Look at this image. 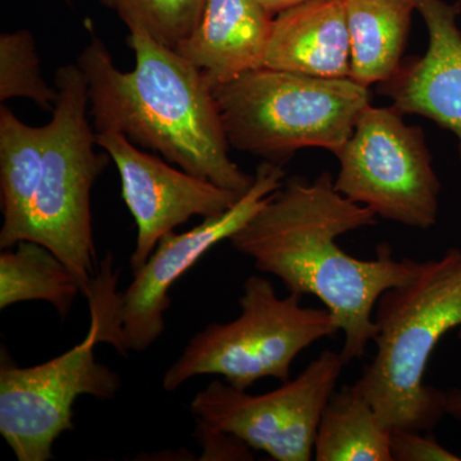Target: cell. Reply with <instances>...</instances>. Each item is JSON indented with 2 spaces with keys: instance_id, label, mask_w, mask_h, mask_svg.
<instances>
[{
  "instance_id": "cell-17",
  "label": "cell",
  "mask_w": 461,
  "mask_h": 461,
  "mask_svg": "<svg viewBox=\"0 0 461 461\" xmlns=\"http://www.w3.org/2000/svg\"><path fill=\"white\" fill-rule=\"evenodd\" d=\"M391 429L353 384L333 393L314 442L317 461H393Z\"/></svg>"
},
{
  "instance_id": "cell-25",
  "label": "cell",
  "mask_w": 461,
  "mask_h": 461,
  "mask_svg": "<svg viewBox=\"0 0 461 461\" xmlns=\"http://www.w3.org/2000/svg\"><path fill=\"white\" fill-rule=\"evenodd\" d=\"M63 2L69 3V2H71V0H63Z\"/></svg>"
},
{
  "instance_id": "cell-7",
  "label": "cell",
  "mask_w": 461,
  "mask_h": 461,
  "mask_svg": "<svg viewBox=\"0 0 461 461\" xmlns=\"http://www.w3.org/2000/svg\"><path fill=\"white\" fill-rule=\"evenodd\" d=\"M302 295H277L272 282L250 276L242 285L240 315L211 323L190 339L163 377L168 393L198 375H218L247 391L259 379L290 381L297 355L339 332L327 309L305 308Z\"/></svg>"
},
{
  "instance_id": "cell-8",
  "label": "cell",
  "mask_w": 461,
  "mask_h": 461,
  "mask_svg": "<svg viewBox=\"0 0 461 461\" xmlns=\"http://www.w3.org/2000/svg\"><path fill=\"white\" fill-rule=\"evenodd\" d=\"M399 108L366 105L336 158L339 193L377 217L429 230L438 220L441 182L420 127Z\"/></svg>"
},
{
  "instance_id": "cell-9",
  "label": "cell",
  "mask_w": 461,
  "mask_h": 461,
  "mask_svg": "<svg viewBox=\"0 0 461 461\" xmlns=\"http://www.w3.org/2000/svg\"><path fill=\"white\" fill-rule=\"evenodd\" d=\"M346 363L341 354L321 351L295 379L271 393L250 395L213 381L190 403L196 421L241 439L277 461H309L321 414Z\"/></svg>"
},
{
  "instance_id": "cell-23",
  "label": "cell",
  "mask_w": 461,
  "mask_h": 461,
  "mask_svg": "<svg viewBox=\"0 0 461 461\" xmlns=\"http://www.w3.org/2000/svg\"><path fill=\"white\" fill-rule=\"evenodd\" d=\"M258 2L273 16H277L278 14L286 11V9L304 5V3L311 2V0H258Z\"/></svg>"
},
{
  "instance_id": "cell-16",
  "label": "cell",
  "mask_w": 461,
  "mask_h": 461,
  "mask_svg": "<svg viewBox=\"0 0 461 461\" xmlns=\"http://www.w3.org/2000/svg\"><path fill=\"white\" fill-rule=\"evenodd\" d=\"M50 126L23 122L11 109L0 108V249L23 240L30 206L41 182Z\"/></svg>"
},
{
  "instance_id": "cell-20",
  "label": "cell",
  "mask_w": 461,
  "mask_h": 461,
  "mask_svg": "<svg viewBox=\"0 0 461 461\" xmlns=\"http://www.w3.org/2000/svg\"><path fill=\"white\" fill-rule=\"evenodd\" d=\"M32 100L45 111L53 112L56 87L42 78L35 39L27 30L0 36V100Z\"/></svg>"
},
{
  "instance_id": "cell-14",
  "label": "cell",
  "mask_w": 461,
  "mask_h": 461,
  "mask_svg": "<svg viewBox=\"0 0 461 461\" xmlns=\"http://www.w3.org/2000/svg\"><path fill=\"white\" fill-rule=\"evenodd\" d=\"M264 67L314 77H350L344 0H311L275 16Z\"/></svg>"
},
{
  "instance_id": "cell-4",
  "label": "cell",
  "mask_w": 461,
  "mask_h": 461,
  "mask_svg": "<svg viewBox=\"0 0 461 461\" xmlns=\"http://www.w3.org/2000/svg\"><path fill=\"white\" fill-rule=\"evenodd\" d=\"M113 259L107 254L85 296L90 329L80 344L33 366H20L2 350L0 435L20 461H48L58 437L74 429V405L80 396L113 399L121 388L117 373L98 362L95 346H113L126 355L120 320V293Z\"/></svg>"
},
{
  "instance_id": "cell-3",
  "label": "cell",
  "mask_w": 461,
  "mask_h": 461,
  "mask_svg": "<svg viewBox=\"0 0 461 461\" xmlns=\"http://www.w3.org/2000/svg\"><path fill=\"white\" fill-rule=\"evenodd\" d=\"M373 321L377 351L353 386L386 429L430 432L444 418L447 393L424 384L430 355L446 333L461 339V250L420 262L411 280L379 297Z\"/></svg>"
},
{
  "instance_id": "cell-11",
  "label": "cell",
  "mask_w": 461,
  "mask_h": 461,
  "mask_svg": "<svg viewBox=\"0 0 461 461\" xmlns=\"http://www.w3.org/2000/svg\"><path fill=\"white\" fill-rule=\"evenodd\" d=\"M96 144L117 167L123 202L138 229L130 258L132 273L148 262L167 233L193 217L223 213L244 195L169 166L166 159L136 147L122 133L96 132Z\"/></svg>"
},
{
  "instance_id": "cell-1",
  "label": "cell",
  "mask_w": 461,
  "mask_h": 461,
  "mask_svg": "<svg viewBox=\"0 0 461 461\" xmlns=\"http://www.w3.org/2000/svg\"><path fill=\"white\" fill-rule=\"evenodd\" d=\"M377 224V214L339 193L330 172L314 180L284 181L259 212L230 239L258 271L276 276L288 293L320 299L344 332L339 351L348 366L366 354L377 333L373 321L379 297L411 280L420 262L395 259L387 242L364 260L339 248L338 239Z\"/></svg>"
},
{
  "instance_id": "cell-6",
  "label": "cell",
  "mask_w": 461,
  "mask_h": 461,
  "mask_svg": "<svg viewBox=\"0 0 461 461\" xmlns=\"http://www.w3.org/2000/svg\"><path fill=\"white\" fill-rule=\"evenodd\" d=\"M57 100L44 165L21 241L50 249L89 290L99 271L91 226V190L111 157L95 150L96 132L89 117V95L77 65L54 76Z\"/></svg>"
},
{
  "instance_id": "cell-22",
  "label": "cell",
  "mask_w": 461,
  "mask_h": 461,
  "mask_svg": "<svg viewBox=\"0 0 461 461\" xmlns=\"http://www.w3.org/2000/svg\"><path fill=\"white\" fill-rule=\"evenodd\" d=\"M195 437L198 438L199 444L204 445V456L208 459H223V460H250L253 459L250 454V448L241 439L236 437L227 435V433L220 432L209 429L204 424L196 421Z\"/></svg>"
},
{
  "instance_id": "cell-2",
  "label": "cell",
  "mask_w": 461,
  "mask_h": 461,
  "mask_svg": "<svg viewBox=\"0 0 461 461\" xmlns=\"http://www.w3.org/2000/svg\"><path fill=\"white\" fill-rule=\"evenodd\" d=\"M90 41L78 56L95 132L122 133L184 171L245 194L254 182L230 157V144L204 75L177 50L145 30H129L132 71L115 67L108 48L87 23Z\"/></svg>"
},
{
  "instance_id": "cell-13",
  "label": "cell",
  "mask_w": 461,
  "mask_h": 461,
  "mask_svg": "<svg viewBox=\"0 0 461 461\" xmlns=\"http://www.w3.org/2000/svg\"><path fill=\"white\" fill-rule=\"evenodd\" d=\"M273 20L258 0H208L176 50L215 87L264 67Z\"/></svg>"
},
{
  "instance_id": "cell-12",
  "label": "cell",
  "mask_w": 461,
  "mask_h": 461,
  "mask_svg": "<svg viewBox=\"0 0 461 461\" xmlns=\"http://www.w3.org/2000/svg\"><path fill=\"white\" fill-rule=\"evenodd\" d=\"M415 8L429 33L426 53L402 60L378 91L403 114L429 118L453 132L461 159V5L415 0Z\"/></svg>"
},
{
  "instance_id": "cell-15",
  "label": "cell",
  "mask_w": 461,
  "mask_h": 461,
  "mask_svg": "<svg viewBox=\"0 0 461 461\" xmlns=\"http://www.w3.org/2000/svg\"><path fill=\"white\" fill-rule=\"evenodd\" d=\"M351 80L363 86L393 77L402 62L415 0H344Z\"/></svg>"
},
{
  "instance_id": "cell-24",
  "label": "cell",
  "mask_w": 461,
  "mask_h": 461,
  "mask_svg": "<svg viewBox=\"0 0 461 461\" xmlns=\"http://www.w3.org/2000/svg\"><path fill=\"white\" fill-rule=\"evenodd\" d=\"M446 412L448 415H453L454 418H457V420H461V390L448 391Z\"/></svg>"
},
{
  "instance_id": "cell-10",
  "label": "cell",
  "mask_w": 461,
  "mask_h": 461,
  "mask_svg": "<svg viewBox=\"0 0 461 461\" xmlns=\"http://www.w3.org/2000/svg\"><path fill=\"white\" fill-rule=\"evenodd\" d=\"M284 166L263 160L250 189L223 213L203 218L186 232L167 233L148 262L133 273V281L120 294V320L129 351H145L165 330L171 306L169 291L215 245L230 240L262 209L286 180Z\"/></svg>"
},
{
  "instance_id": "cell-18",
  "label": "cell",
  "mask_w": 461,
  "mask_h": 461,
  "mask_svg": "<svg viewBox=\"0 0 461 461\" xmlns=\"http://www.w3.org/2000/svg\"><path fill=\"white\" fill-rule=\"evenodd\" d=\"M80 294L83 288L71 269L38 242L20 241L0 253L2 311L18 303L41 300L67 317Z\"/></svg>"
},
{
  "instance_id": "cell-19",
  "label": "cell",
  "mask_w": 461,
  "mask_h": 461,
  "mask_svg": "<svg viewBox=\"0 0 461 461\" xmlns=\"http://www.w3.org/2000/svg\"><path fill=\"white\" fill-rule=\"evenodd\" d=\"M208 0H100L127 29H142L166 47L177 50L195 29Z\"/></svg>"
},
{
  "instance_id": "cell-21",
  "label": "cell",
  "mask_w": 461,
  "mask_h": 461,
  "mask_svg": "<svg viewBox=\"0 0 461 461\" xmlns=\"http://www.w3.org/2000/svg\"><path fill=\"white\" fill-rule=\"evenodd\" d=\"M391 455L393 461H459L461 457L446 450L435 436H421L420 430L391 429Z\"/></svg>"
},
{
  "instance_id": "cell-5",
  "label": "cell",
  "mask_w": 461,
  "mask_h": 461,
  "mask_svg": "<svg viewBox=\"0 0 461 461\" xmlns=\"http://www.w3.org/2000/svg\"><path fill=\"white\" fill-rule=\"evenodd\" d=\"M213 93L230 148L281 166L302 149L336 156L371 104L368 87L350 77L267 67L218 85Z\"/></svg>"
}]
</instances>
